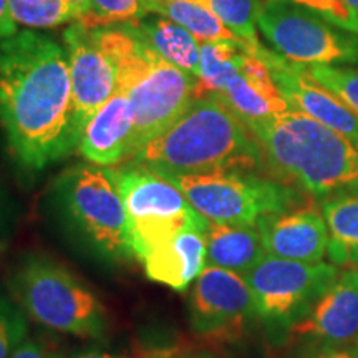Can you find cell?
I'll list each match as a JSON object with an SVG mask.
<instances>
[{"mask_svg":"<svg viewBox=\"0 0 358 358\" xmlns=\"http://www.w3.org/2000/svg\"><path fill=\"white\" fill-rule=\"evenodd\" d=\"M13 20L29 29H50L71 22L73 13L66 0H8Z\"/></svg>","mask_w":358,"mask_h":358,"instance_id":"25","label":"cell"},{"mask_svg":"<svg viewBox=\"0 0 358 358\" xmlns=\"http://www.w3.org/2000/svg\"><path fill=\"white\" fill-rule=\"evenodd\" d=\"M342 2L345 3V6L350 8L353 13H355L357 19H358V0H342Z\"/></svg>","mask_w":358,"mask_h":358,"instance_id":"37","label":"cell"},{"mask_svg":"<svg viewBox=\"0 0 358 358\" xmlns=\"http://www.w3.org/2000/svg\"><path fill=\"white\" fill-rule=\"evenodd\" d=\"M148 12L166 17L181 25L201 43L237 42L243 43L229 29H226L208 7L196 0H143ZM244 45V43H243Z\"/></svg>","mask_w":358,"mask_h":358,"instance_id":"22","label":"cell"},{"mask_svg":"<svg viewBox=\"0 0 358 358\" xmlns=\"http://www.w3.org/2000/svg\"><path fill=\"white\" fill-rule=\"evenodd\" d=\"M216 96L248 128L292 110L275 87L262 58L248 47L241 53L239 71Z\"/></svg>","mask_w":358,"mask_h":358,"instance_id":"16","label":"cell"},{"mask_svg":"<svg viewBox=\"0 0 358 358\" xmlns=\"http://www.w3.org/2000/svg\"><path fill=\"white\" fill-rule=\"evenodd\" d=\"M209 222L257 226L264 216L294 209L301 196L292 187L249 171L203 174L161 173Z\"/></svg>","mask_w":358,"mask_h":358,"instance_id":"8","label":"cell"},{"mask_svg":"<svg viewBox=\"0 0 358 358\" xmlns=\"http://www.w3.org/2000/svg\"><path fill=\"white\" fill-rule=\"evenodd\" d=\"M17 22L13 20L8 0H0V42L17 34Z\"/></svg>","mask_w":358,"mask_h":358,"instance_id":"31","label":"cell"},{"mask_svg":"<svg viewBox=\"0 0 358 358\" xmlns=\"http://www.w3.org/2000/svg\"><path fill=\"white\" fill-rule=\"evenodd\" d=\"M116 69V88L128 93L134 110L133 158L141 148L186 113L198 98L199 78L168 64L143 40L133 24L92 29ZM128 159V161H129Z\"/></svg>","mask_w":358,"mask_h":358,"instance_id":"2","label":"cell"},{"mask_svg":"<svg viewBox=\"0 0 358 358\" xmlns=\"http://www.w3.org/2000/svg\"><path fill=\"white\" fill-rule=\"evenodd\" d=\"M244 47L237 42L201 43L198 98L224 92L229 80L239 71Z\"/></svg>","mask_w":358,"mask_h":358,"instance_id":"23","label":"cell"},{"mask_svg":"<svg viewBox=\"0 0 358 358\" xmlns=\"http://www.w3.org/2000/svg\"><path fill=\"white\" fill-rule=\"evenodd\" d=\"M204 243L206 267L226 268L241 275L267 256L257 226L209 222Z\"/></svg>","mask_w":358,"mask_h":358,"instance_id":"19","label":"cell"},{"mask_svg":"<svg viewBox=\"0 0 358 358\" xmlns=\"http://www.w3.org/2000/svg\"><path fill=\"white\" fill-rule=\"evenodd\" d=\"M69 55L75 123L82 133L92 116L116 92V69L93 37L92 29L75 22L64 32Z\"/></svg>","mask_w":358,"mask_h":358,"instance_id":"13","label":"cell"},{"mask_svg":"<svg viewBox=\"0 0 358 358\" xmlns=\"http://www.w3.org/2000/svg\"><path fill=\"white\" fill-rule=\"evenodd\" d=\"M204 257V232L182 231L151 249L141 261L151 280L181 292L203 272Z\"/></svg>","mask_w":358,"mask_h":358,"instance_id":"18","label":"cell"},{"mask_svg":"<svg viewBox=\"0 0 358 358\" xmlns=\"http://www.w3.org/2000/svg\"><path fill=\"white\" fill-rule=\"evenodd\" d=\"M8 294L35 324L78 338L105 340L110 317L77 274L40 252L22 256L7 279Z\"/></svg>","mask_w":358,"mask_h":358,"instance_id":"5","label":"cell"},{"mask_svg":"<svg viewBox=\"0 0 358 358\" xmlns=\"http://www.w3.org/2000/svg\"><path fill=\"white\" fill-rule=\"evenodd\" d=\"M257 27L277 53L294 64H358V35L319 13L282 0H262Z\"/></svg>","mask_w":358,"mask_h":358,"instance_id":"9","label":"cell"},{"mask_svg":"<svg viewBox=\"0 0 358 358\" xmlns=\"http://www.w3.org/2000/svg\"><path fill=\"white\" fill-rule=\"evenodd\" d=\"M322 216L329 231L327 256L334 266H358V192L327 199L322 204Z\"/></svg>","mask_w":358,"mask_h":358,"instance_id":"21","label":"cell"},{"mask_svg":"<svg viewBox=\"0 0 358 358\" xmlns=\"http://www.w3.org/2000/svg\"><path fill=\"white\" fill-rule=\"evenodd\" d=\"M248 48L261 47L257 19L262 0H201Z\"/></svg>","mask_w":358,"mask_h":358,"instance_id":"24","label":"cell"},{"mask_svg":"<svg viewBox=\"0 0 358 358\" xmlns=\"http://www.w3.org/2000/svg\"><path fill=\"white\" fill-rule=\"evenodd\" d=\"M267 256L287 261L322 262L329 249V231L322 213L313 208L289 209L257 222Z\"/></svg>","mask_w":358,"mask_h":358,"instance_id":"15","label":"cell"},{"mask_svg":"<svg viewBox=\"0 0 358 358\" xmlns=\"http://www.w3.org/2000/svg\"><path fill=\"white\" fill-rule=\"evenodd\" d=\"M267 65L275 87L290 108L310 116L342 136L358 141V116L308 73L307 66L294 64L266 47L250 48Z\"/></svg>","mask_w":358,"mask_h":358,"instance_id":"12","label":"cell"},{"mask_svg":"<svg viewBox=\"0 0 358 358\" xmlns=\"http://www.w3.org/2000/svg\"><path fill=\"white\" fill-rule=\"evenodd\" d=\"M110 169L127 211L136 259L141 261L151 249L178 232L208 229V219L163 174L131 161Z\"/></svg>","mask_w":358,"mask_h":358,"instance_id":"7","label":"cell"},{"mask_svg":"<svg viewBox=\"0 0 358 358\" xmlns=\"http://www.w3.org/2000/svg\"><path fill=\"white\" fill-rule=\"evenodd\" d=\"M141 34L145 42L150 45L161 58L178 69L187 71L199 78L201 42L181 25L174 24L166 17L141 19L133 24Z\"/></svg>","mask_w":358,"mask_h":358,"instance_id":"20","label":"cell"},{"mask_svg":"<svg viewBox=\"0 0 358 358\" xmlns=\"http://www.w3.org/2000/svg\"><path fill=\"white\" fill-rule=\"evenodd\" d=\"M340 274L327 262H297L266 256L244 275L256 315L272 325L290 327L302 319Z\"/></svg>","mask_w":358,"mask_h":358,"instance_id":"10","label":"cell"},{"mask_svg":"<svg viewBox=\"0 0 358 358\" xmlns=\"http://www.w3.org/2000/svg\"><path fill=\"white\" fill-rule=\"evenodd\" d=\"M55 204L71 239L105 264L134 257L127 211L110 168L71 166L55 181Z\"/></svg>","mask_w":358,"mask_h":358,"instance_id":"6","label":"cell"},{"mask_svg":"<svg viewBox=\"0 0 358 358\" xmlns=\"http://www.w3.org/2000/svg\"><path fill=\"white\" fill-rule=\"evenodd\" d=\"M0 127L25 171H42L78 148L69 55L55 38L22 30L0 42Z\"/></svg>","mask_w":358,"mask_h":358,"instance_id":"1","label":"cell"},{"mask_svg":"<svg viewBox=\"0 0 358 358\" xmlns=\"http://www.w3.org/2000/svg\"><path fill=\"white\" fill-rule=\"evenodd\" d=\"M189 325L209 340H234L256 315L254 299L244 275L204 267L189 292Z\"/></svg>","mask_w":358,"mask_h":358,"instance_id":"11","label":"cell"},{"mask_svg":"<svg viewBox=\"0 0 358 358\" xmlns=\"http://www.w3.org/2000/svg\"><path fill=\"white\" fill-rule=\"evenodd\" d=\"M196 2H201V0H196Z\"/></svg>","mask_w":358,"mask_h":358,"instance_id":"39","label":"cell"},{"mask_svg":"<svg viewBox=\"0 0 358 358\" xmlns=\"http://www.w3.org/2000/svg\"><path fill=\"white\" fill-rule=\"evenodd\" d=\"M274 173L312 196L358 192V141L297 110L248 128Z\"/></svg>","mask_w":358,"mask_h":358,"instance_id":"4","label":"cell"},{"mask_svg":"<svg viewBox=\"0 0 358 358\" xmlns=\"http://www.w3.org/2000/svg\"><path fill=\"white\" fill-rule=\"evenodd\" d=\"M150 15L143 0H90V10L78 24L100 29L118 24H136Z\"/></svg>","mask_w":358,"mask_h":358,"instance_id":"26","label":"cell"},{"mask_svg":"<svg viewBox=\"0 0 358 358\" xmlns=\"http://www.w3.org/2000/svg\"><path fill=\"white\" fill-rule=\"evenodd\" d=\"M282 2L295 3L306 7L308 10L319 13L330 24L345 29L348 32L358 35V19L342 0H282Z\"/></svg>","mask_w":358,"mask_h":358,"instance_id":"29","label":"cell"},{"mask_svg":"<svg viewBox=\"0 0 358 358\" xmlns=\"http://www.w3.org/2000/svg\"><path fill=\"white\" fill-rule=\"evenodd\" d=\"M70 358H128L124 355H118V353H111L103 350V348L98 347H90V348H83L77 353H73Z\"/></svg>","mask_w":358,"mask_h":358,"instance_id":"34","label":"cell"},{"mask_svg":"<svg viewBox=\"0 0 358 358\" xmlns=\"http://www.w3.org/2000/svg\"><path fill=\"white\" fill-rule=\"evenodd\" d=\"M10 358H60L58 353L52 345L43 342L42 338L37 337H27L24 342L17 347Z\"/></svg>","mask_w":358,"mask_h":358,"instance_id":"30","label":"cell"},{"mask_svg":"<svg viewBox=\"0 0 358 358\" xmlns=\"http://www.w3.org/2000/svg\"><path fill=\"white\" fill-rule=\"evenodd\" d=\"M8 227V211L6 206V198H3L2 189H0V241L7 234Z\"/></svg>","mask_w":358,"mask_h":358,"instance_id":"36","label":"cell"},{"mask_svg":"<svg viewBox=\"0 0 358 358\" xmlns=\"http://www.w3.org/2000/svg\"><path fill=\"white\" fill-rule=\"evenodd\" d=\"M185 358H214L211 355H192V357H185Z\"/></svg>","mask_w":358,"mask_h":358,"instance_id":"38","label":"cell"},{"mask_svg":"<svg viewBox=\"0 0 358 358\" xmlns=\"http://www.w3.org/2000/svg\"><path fill=\"white\" fill-rule=\"evenodd\" d=\"M134 133V110L128 93L116 88L85 127L78 153L88 163L113 168L129 159Z\"/></svg>","mask_w":358,"mask_h":358,"instance_id":"17","label":"cell"},{"mask_svg":"<svg viewBox=\"0 0 358 358\" xmlns=\"http://www.w3.org/2000/svg\"><path fill=\"white\" fill-rule=\"evenodd\" d=\"M71 8V13H73L75 22H80L85 19L90 10V0H66Z\"/></svg>","mask_w":358,"mask_h":358,"instance_id":"35","label":"cell"},{"mask_svg":"<svg viewBox=\"0 0 358 358\" xmlns=\"http://www.w3.org/2000/svg\"><path fill=\"white\" fill-rule=\"evenodd\" d=\"M308 73L358 116V69L338 65H310Z\"/></svg>","mask_w":358,"mask_h":358,"instance_id":"27","label":"cell"},{"mask_svg":"<svg viewBox=\"0 0 358 358\" xmlns=\"http://www.w3.org/2000/svg\"><path fill=\"white\" fill-rule=\"evenodd\" d=\"M29 337V317L0 289V358H10Z\"/></svg>","mask_w":358,"mask_h":358,"instance_id":"28","label":"cell"},{"mask_svg":"<svg viewBox=\"0 0 358 358\" xmlns=\"http://www.w3.org/2000/svg\"><path fill=\"white\" fill-rule=\"evenodd\" d=\"M289 332L325 348L358 347V268L340 272L310 310L289 327Z\"/></svg>","mask_w":358,"mask_h":358,"instance_id":"14","label":"cell"},{"mask_svg":"<svg viewBox=\"0 0 358 358\" xmlns=\"http://www.w3.org/2000/svg\"><path fill=\"white\" fill-rule=\"evenodd\" d=\"M182 352L176 347H156L143 352L138 358H185Z\"/></svg>","mask_w":358,"mask_h":358,"instance_id":"32","label":"cell"},{"mask_svg":"<svg viewBox=\"0 0 358 358\" xmlns=\"http://www.w3.org/2000/svg\"><path fill=\"white\" fill-rule=\"evenodd\" d=\"M262 158L248 127L216 95H206L129 161L161 173L203 174L250 171Z\"/></svg>","mask_w":358,"mask_h":358,"instance_id":"3","label":"cell"},{"mask_svg":"<svg viewBox=\"0 0 358 358\" xmlns=\"http://www.w3.org/2000/svg\"><path fill=\"white\" fill-rule=\"evenodd\" d=\"M310 358H358L357 348H345V347H335V348H324V350L315 353Z\"/></svg>","mask_w":358,"mask_h":358,"instance_id":"33","label":"cell"}]
</instances>
